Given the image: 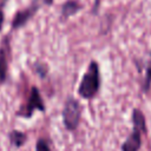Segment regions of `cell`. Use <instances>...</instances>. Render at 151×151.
Wrapping results in <instances>:
<instances>
[{
    "mask_svg": "<svg viewBox=\"0 0 151 151\" xmlns=\"http://www.w3.org/2000/svg\"><path fill=\"white\" fill-rule=\"evenodd\" d=\"M100 87H101L100 66L96 60H91L86 71L81 77V80L77 88V93L80 96V98L91 100L98 96Z\"/></svg>",
    "mask_w": 151,
    "mask_h": 151,
    "instance_id": "6da1fadb",
    "label": "cell"
},
{
    "mask_svg": "<svg viewBox=\"0 0 151 151\" xmlns=\"http://www.w3.org/2000/svg\"><path fill=\"white\" fill-rule=\"evenodd\" d=\"M131 122H132V131L122 144L120 146L122 151H139L143 144V136L147 134L146 119L140 109L134 107L132 110Z\"/></svg>",
    "mask_w": 151,
    "mask_h": 151,
    "instance_id": "7a4b0ae2",
    "label": "cell"
},
{
    "mask_svg": "<svg viewBox=\"0 0 151 151\" xmlns=\"http://www.w3.org/2000/svg\"><path fill=\"white\" fill-rule=\"evenodd\" d=\"M81 112L83 107L78 99L72 96H68L61 110V119L65 130H67L68 132H74L78 130L81 120Z\"/></svg>",
    "mask_w": 151,
    "mask_h": 151,
    "instance_id": "3957f363",
    "label": "cell"
},
{
    "mask_svg": "<svg viewBox=\"0 0 151 151\" xmlns=\"http://www.w3.org/2000/svg\"><path fill=\"white\" fill-rule=\"evenodd\" d=\"M37 111L45 112L46 106H45V103H44V99L40 94L39 88L37 86H32L26 103L20 106V109L17 111L15 116L20 117V118L28 119V118H32Z\"/></svg>",
    "mask_w": 151,
    "mask_h": 151,
    "instance_id": "277c9868",
    "label": "cell"
},
{
    "mask_svg": "<svg viewBox=\"0 0 151 151\" xmlns=\"http://www.w3.org/2000/svg\"><path fill=\"white\" fill-rule=\"evenodd\" d=\"M40 5L38 4V1L35 0L33 4H31L28 7L21 9V11H18L15 13V15L13 17L12 19V22H11V28L12 29H18L22 26H25L37 13V11L39 9Z\"/></svg>",
    "mask_w": 151,
    "mask_h": 151,
    "instance_id": "5b68a950",
    "label": "cell"
},
{
    "mask_svg": "<svg viewBox=\"0 0 151 151\" xmlns=\"http://www.w3.org/2000/svg\"><path fill=\"white\" fill-rule=\"evenodd\" d=\"M9 51V40L8 38H5L0 44V88L8 78Z\"/></svg>",
    "mask_w": 151,
    "mask_h": 151,
    "instance_id": "8992f818",
    "label": "cell"
},
{
    "mask_svg": "<svg viewBox=\"0 0 151 151\" xmlns=\"http://www.w3.org/2000/svg\"><path fill=\"white\" fill-rule=\"evenodd\" d=\"M81 8H83V4L79 2L78 0H67V1H65L61 6V12H60L61 19L63 20L68 19L70 17L78 13Z\"/></svg>",
    "mask_w": 151,
    "mask_h": 151,
    "instance_id": "52a82bcc",
    "label": "cell"
},
{
    "mask_svg": "<svg viewBox=\"0 0 151 151\" xmlns=\"http://www.w3.org/2000/svg\"><path fill=\"white\" fill-rule=\"evenodd\" d=\"M28 139V136L26 132H22L20 130H11L8 133V140L12 147L14 149H20L21 146H24L26 144Z\"/></svg>",
    "mask_w": 151,
    "mask_h": 151,
    "instance_id": "ba28073f",
    "label": "cell"
},
{
    "mask_svg": "<svg viewBox=\"0 0 151 151\" xmlns=\"http://www.w3.org/2000/svg\"><path fill=\"white\" fill-rule=\"evenodd\" d=\"M151 88V53L149 55V60L145 65V76L142 83V91L144 93H147Z\"/></svg>",
    "mask_w": 151,
    "mask_h": 151,
    "instance_id": "9c48e42d",
    "label": "cell"
},
{
    "mask_svg": "<svg viewBox=\"0 0 151 151\" xmlns=\"http://www.w3.org/2000/svg\"><path fill=\"white\" fill-rule=\"evenodd\" d=\"M33 71H34V73H35L39 78L44 79V78L47 77V74H48V72H50V67H48V65H47L46 63L37 61V63L33 64Z\"/></svg>",
    "mask_w": 151,
    "mask_h": 151,
    "instance_id": "30bf717a",
    "label": "cell"
},
{
    "mask_svg": "<svg viewBox=\"0 0 151 151\" xmlns=\"http://www.w3.org/2000/svg\"><path fill=\"white\" fill-rule=\"evenodd\" d=\"M35 151H52L50 142L45 138H38L35 143Z\"/></svg>",
    "mask_w": 151,
    "mask_h": 151,
    "instance_id": "8fae6325",
    "label": "cell"
},
{
    "mask_svg": "<svg viewBox=\"0 0 151 151\" xmlns=\"http://www.w3.org/2000/svg\"><path fill=\"white\" fill-rule=\"evenodd\" d=\"M4 21H5V14H4L2 9H0V32H1V28L4 25Z\"/></svg>",
    "mask_w": 151,
    "mask_h": 151,
    "instance_id": "7c38bea8",
    "label": "cell"
},
{
    "mask_svg": "<svg viewBox=\"0 0 151 151\" xmlns=\"http://www.w3.org/2000/svg\"><path fill=\"white\" fill-rule=\"evenodd\" d=\"M7 1H8V0H0V9H2V8L6 6Z\"/></svg>",
    "mask_w": 151,
    "mask_h": 151,
    "instance_id": "4fadbf2b",
    "label": "cell"
},
{
    "mask_svg": "<svg viewBox=\"0 0 151 151\" xmlns=\"http://www.w3.org/2000/svg\"><path fill=\"white\" fill-rule=\"evenodd\" d=\"M42 1H44L46 5H52V4H53V0H42Z\"/></svg>",
    "mask_w": 151,
    "mask_h": 151,
    "instance_id": "5bb4252c",
    "label": "cell"
}]
</instances>
